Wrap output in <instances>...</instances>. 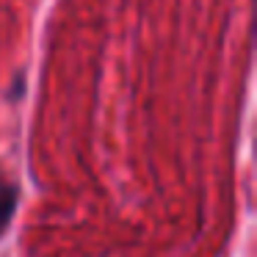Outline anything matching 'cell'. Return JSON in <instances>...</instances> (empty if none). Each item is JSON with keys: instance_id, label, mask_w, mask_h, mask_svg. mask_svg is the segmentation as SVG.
<instances>
[{"instance_id": "cell-1", "label": "cell", "mask_w": 257, "mask_h": 257, "mask_svg": "<svg viewBox=\"0 0 257 257\" xmlns=\"http://www.w3.org/2000/svg\"><path fill=\"white\" fill-rule=\"evenodd\" d=\"M17 207V185H0V235L9 227Z\"/></svg>"}]
</instances>
